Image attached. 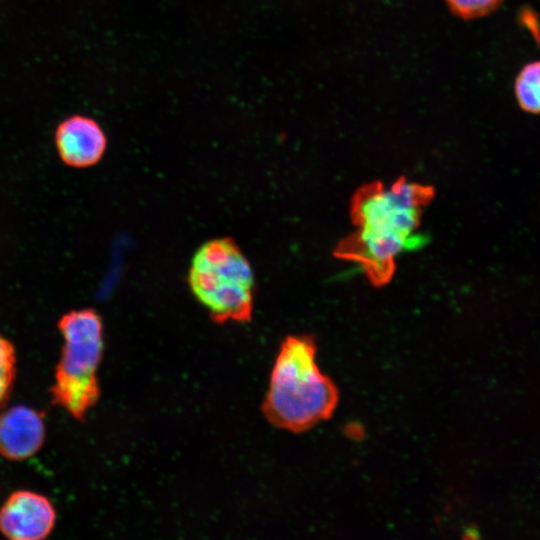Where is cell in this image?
<instances>
[{"instance_id":"cell-1","label":"cell","mask_w":540,"mask_h":540,"mask_svg":"<svg viewBox=\"0 0 540 540\" xmlns=\"http://www.w3.org/2000/svg\"><path fill=\"white\" fill-rule=\"evenodd\" d=\"M434 189L400 177L390 187L372 182L359 188L351 201V219L358 229L345 237L334 255L360 264L376 287L390 282L395 259L403 250L417 248L424 238L416 235L423 207Z\"/></svg>"},{"instance_id":"cell-2","label":"cell","mask_w":540,"mask_h":540,"mask_svg":"<svg viewBox=\"0 0 540 540\" xmlns=\"http://www.w3.org/2000/svg\"><path fill=\"white\" fill-rule=\"evenodd\" d=\"M338 401L334 383L316 363L309 336H288L276 357L263 412L275 426L305 431L331 416Z\"/></svg>"},{"instance_id":"cell-3","label":"cell","mask_w":540,"mask_h":540,"mask_svg":"<svg viewBox=\"0 0 540 540\" xmlns=\"http://www.w3.org/2000/svg\"><path fill=\"white\" fill-rule=\"evenodd\" d=\"M188 285L214 322L244 323L251 319L254 274L233 239H212L199 247L191 261Z\"/></svg>"},{"instance_id":"cell-4","label":"cell","mask_w":540,"mask_h":540,"mask_svg":"<svg viewBox=\"0 0 540 540\" xmlns=\"http://www.w3.org/2000/svg\"><path fill=\"white\" fill-rule=\"evenodd\" d=\"M64 344L51 388L53 402L81 420L100 396L97 372L104 351L101 316L92 308L71 310L59 322Z\"/></svg>"},{"instance_id":"cell-5","label":"cell","mask_w":540,"mask_h":540,"mask_svg":"<svg viewBox=\"0 0 540 540\" xmlns=\"http://www.w3.org/2000/svg\"><path fill=\"white\" fill-rule=\"evenodd\" d=\"M56 512L43 495L13 492L0 507V532L11 540H41L53 530Z\"/></svg>"},{"instance_id":"cell-6","label":"cell","mask_w":540,"mask_h":540,"mask_svg":"<svg viewBox=\"0 0 540 540\" xmlns=\"http://www.w3.org/2000/svg\"><path fill=\"white\" fill-rule=\"evenodd\" d=\"M55 143L66 165L86 168L100 161L107 147V137L94 119L73 115L58 125Z\"/></svg>"},{"instance_id":"cell-7","label":"cell","mask_w":540,"mask_h":540,"mask_svg":"<svg viewBox=\"0 0 540 540\" xmlns=\"http://www.w3.org/2000/svg\"><path fill=\"white\" fill-rule=\"evenodd\" d=\"M45 439L43 416L37 410L13 406L0 413V455L25 460L37 453Z\"/></svg>"},{"instance_id":"cell-8","label":"cell","mask_w":540,"mask_h":540,"mask_svg":"<svg viewBox=\"0 0 540 540\" xmlns=\"http://www.w3.org/2000/svg\"><path fill=\"white\" fill-rule=\"evenodd\" d=\"M515 96L522 110L540 114V61L525 65L514 85Z\"/></svg>"},{"instance_id":"cell-9","label":"cell","mask_w":540,"mask_h":540,"mask_svg":"<svg viewBox=\"0 0 540 540\" xmlns=\"http://www.w3.org/2000/svg\"><path fill=\"white\" fill-rule=\"evenodd\" d=\"M16 373V356L12 343L0 335V409L7 402Z\"/></svg>"},{"instance_id":"cell-10","label":"cell","mask_w":540,"mask_h":540,"mask_svg":"<svg viewBox=\"0 0 540 540\" xmlns=\"http://www.w3.org/2000/svg\"><path fill=\"white\" fill-rule=\"evenodd\" d=\"M450 10L463 19H475L495 11L504 0H445Z\"/></svg>"}]
</instances>
